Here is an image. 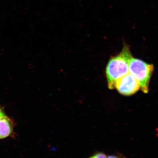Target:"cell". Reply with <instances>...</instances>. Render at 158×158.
Segmentation results:
<instances>
[{"label": "cell", "mask_w": 158, "mask_h": 158, "mask_svg": "<svg viewBox=\"0 0 158 158\" xmlns=\"http://www.w3.org/2000/svg\"><path fill=\"white\" fill-rule=\"evenodd\" d=\"M132 57L129 46L124 44L121 52L109 60L106 70L109 89H114L117 81L129 73V64Z\"/></svg>", "instance_id": "1"}, {"label": "cell", "mask_w": 158, "mask_h": 158, "mask_svg": "<svg viewBox=\"0 0 158 158\" xmlns=\"http://www.w3.org/2000/svg\"><path fill=\"white\" fill-rule=\"evenodd\" d=\"M129 69L130 73L139 82L142 91L148 93L150 81L154 70L152 64L132 57L130 61Z\"/></svg>", "instance_id": "2"}, {"label": "cell", "mask_w": 158, "mask_h": 158, "mask_svg": "<svg viewBox=\"0 0 158 158\" xmlns=\"http://www.w3.org/2000/svg\"><path fill=\"white\" fill-rule=\"evenodd\" d=\"M115 88L122 95L130 96L138 91L140 86L135 78L128 73L117 81Z\"/></svg>", "instance_id": "3"}, {"label": "cell", "mask_w": 158, "mask_h": 158, "mask_svg": "<svg viewBox=\"0 0 158 158\" xmlns=\"http://www.w3.org/2000/svg\"><path fill=\"white\" fill-rule=\"evenodd\" d=\"M13 129V123L10 118L6 116L0 118V139L11 136Z\"/></svg>", "instance_id": "4"}, {"label": "cell", "mask_w": 158, "mask_h": 158, "mask_svg": "<svg viewBox=\"0 0 158 158\" xmlns=\"http://www.w3.org/2000/svg\"><path fill=\"white\" fill-rule=\"evenodd\" d=\"M107 155L105 153L98 152L94 153L88 158H107Z\"/></svg>", "instance_id": "5"}, {"label": "cell", "mask_w": 158, "mask_h": 158, "mask_svg": "<svg viewBox=\"0 0 158 158\" xmlns=\"http://www.w3.org/2000/svg\"><path fill=\"white\" fill-rule=\"evenodd\" d=\"M107 158H126V157L121 153L116 152L111 155L108 156Z\"/></svg>", "instance_id": "6"}, {"label": "cell", "mask_w": 158, "mask_h": 158, "mask_svg": "<svg viewBox=\"0 0 158 158\" xmlns=\"http://www.w3.org/2000/svg\"><path fill=\"white\" fill-rule=\"evenodd\" d=\"M5 116H6L5 113H4V112H3V110L2 109H0V118Z\"/></svg>", "instance_id": "7"}]
</instances>
